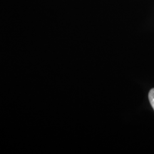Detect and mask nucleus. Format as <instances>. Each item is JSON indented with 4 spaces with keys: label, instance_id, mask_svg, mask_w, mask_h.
I'll list each match as a JSON object with an SVG mask.
<instances>
[{
    "label": "nucleus",
    "instance_id": "f257e3e1",
    "mask_svg": "<svg viewBox=\"0 0 154 154\" xmlns=\"http://www.w3.org/2000/svg\"><path fill=\"white\" fill-rule=\"evenodd\" d=\"M149 99L150 103H151V106L154 110V88H152V89H151V91H149Z\"/></svg>",
    "mask_w": 154,
    "mask_h": 154
}]
</instances>
